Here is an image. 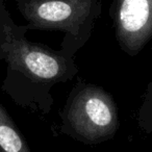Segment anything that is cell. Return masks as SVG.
I'll list each match as a JSON object with an SVG mask.
<instances>
[{
    "label": "cell",
    "instance_id": "1",
    "mask_svg": "<svg viewBox=\"0 0 152 152\" xmlns=\"http://www.w3.org/2000/svg\"><path fill=\"white\" fill-rule=\"evenodd\" d=\"M25 25H18L0 0V61L7 65L1 90L17 105L48 114L54 104L51 90L78 74L74 57L26 39Z\"/></svg>",
    "mask_w": 152,
    "mask_h": 152
},
{
    "label": "cell",
    "instance_id": "2",
    "mask_svg": "<svg viewBox=\"0 0 152 152\" xmlns=\"http://www.w3.org/2000/svg\"><path fill=\"white\" fill-rule=\"evenodd\" d=\"M28 30L63 31L59 50L74 57L90 40L102 0H15Z\"/></svg>",
    "mask_w": 152,
    "mask_h": 152
},
{
    "label": "cell",
    "instance_id": "3",
    "mask_svg": "<svg viewBox=\"0 0 152 152\" xmlns=\"http://www.w3.org/2000/svg\"><path fill=\"white\" fill-rule=\"evenodd\" d=\"M59 131L86 145L113 139L119 129V113L110 93L79 79L59 112Z\"/></svg>",
    "mask_w": 152,
    "mask_h": 152
},
{
    "label": "cell",
    "instance_id": "4",
    "mask_svg": "<svg viewBox=\"0 0 152 152\" xmlns=\"http://www.w3.org/2000/svg\"><path fill=\"white\" fill-rule=\"evenodd\" d=\"M110 16L120 49L137 55L152 42V0H113Z\"/></svg>",
    "mask_w": 152,
    "mask_h": 152
},
{
    "label": "cell",
    "instance_id": "5",
    "mask_svg": "<svg viewBox=\"0 0 152 152\" xmlns=\"http://www.w3.org/2000/svg\"><path fill=\"white\" fill-rule=\"evenodd\" d=\"M0 152H31L9 112L0 102Z\"/></svg>",
    "mask_w": 152,
    "mask_h": 152
},
{
    "label": "cell",
    "instance_id": "6",
    "mask_svg": "<svg viewBox=\"0 0 152 152\" xmlns=\"http://www.w3.org/2000/svg\"><path fill=\"white\" fill-rule=\"evenodd\" d=\"M137 124L143 132L152 133V80L143 94V99L137 113Z\"/></svg>",
    "mask_w": 152,
    "mask_h": 152
}]
</instances>
